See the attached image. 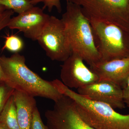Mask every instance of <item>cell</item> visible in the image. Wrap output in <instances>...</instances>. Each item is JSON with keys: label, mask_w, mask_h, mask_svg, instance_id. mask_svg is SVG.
I'll list each match as a JSON object with an SVG mask.
<instances>
[{"label": "cell", "mask_w": 129, "mask_h": 129, "mask_svg": "<svg viewBox=\"0 0 129 129\" xmlns=\"http://www.w3.org/2000/svg\"><path fill=\"white\" fill-rule=\"evenodd\" d=\"M99 81H110L122 87L129 76V57L109 61H100L90 66Z\"/></svg>", "instance_id": "cell-11"}, {"label": "cell", "mask_w": 129, "mask_h": 129, "mask_svg": "<svg viewBox=\"0 0 129 129\" xmlns=\"http://www.w3.org/2000/svg\"><path fill=\"white\" fill-rule=\"evenodd\" d=\"M89 19L116 24L129 32V0H68Z\"/></svg>", "instance_id": "cell-5"}, {"label": "cell", "mask_w": 129, "mask_h": 129, "mask_svg": "<svg viewBox=\"0 0 129 129\" xmlns=\"http://www.w3.org/2000/svg\"><path fill=\"white\" fill-rule=\"evenodd\" d=\"M50 16L43 9L34 6L16 17H12L7 27L23 33L26 38L37 41L49 21Z\"/></svg>", "instance_id": "cell-9"}, {"label": "cell", "mask_w": 129, "mask_h": 129, "mask_svg": "<svg viewBox=\"0 0 129 129\" xmlns=\"http://www.w3.org/2000/svg\"><path fill=\"white\" fill-rule=\"evenodd\" d=\"M0 124L6 129H19L13 95L8 99L0 114Z\"/></svg>", "instance_id": "cell-13"}, {"label": "cell", "mask_w": 129, "mask_h": 129, "mask_svg": "<svg viewBox=\"0 0 129 129\" xmlns=\"http://www.w3.org/2000/svg\"><path fill=\"white\" fill-rule=\"evenodd\" d=\"M89 20L101 61L129 57V32L114 24Z\"/></svg>", "instance_id": "cell-4"}, {"label": "cell", "mask_w": 129, "mask_h": 129, "mask_svg": "<svg viewBox=\"0 0 129 129\" xmlns=\"http://www.w3.org/2000/svg\"><path fill=\"white\" fill-rule=\"evenodd\" d=\"M13 95L19 129H30L33 112L37 107L34 97L17 90Z\"/></svg>", "instance_id": "cell-12"}, {"label": "cell", "mask_w": 129, "mask_h": 129, "mask_svg": "<svg viewBox=\"0 0 129 129\" xmlns=\"http://www.w3.org/2000/svg\"><path fill=\"white\" fill-rule=\"evenodd\" d=\"M6 10L5 7L0 4V15H1Z\"/></svg>", "instance_id": "cell-22"}, {"label": "cell", "mask_w": 129, "mask_h": 129, "mask_svg": "<svg viewBox=\"0 0 129 129\" xmlns=\"http://www.w3.org/2000/svg\"><path fill=\"white\" fill-rule=\"evenodd\" d=\"M14 13L12 10L8 9L0 15V31L4 28L7 27L9 21Z\"/></svg>", "instance_id": "cell-19"}, {"label": "cell", "mask_w": 129, "mask_h": 129, "mask_svg": "<svg viewBox=\"0 0 129 129\" xmlns=\"http://www.w3.org/2000/svg\"><path fill=\"white\" fill-rule=\"evenodd\" d=\"M5 44L3 50L6 49L14 53H19L23 49L24 43L20 37L15 35H7L5 37Z\"/></svg>", "instance_id": "cell-15"}, {"label": "cell", "mask_w": 129, "mask_h": 129, "mask_svg": "<svg viewBox=\"0 0 129 129\" xmlns=\"http://www.w3.org/2000/svg\"><path fill=\"white\" fill-rule=\"evenodd\" d=\"M78 93L92 101L101 102L113 108L123 109L125 107L122 87L106 81H101L77 89Z\"/></svg>", "instance_id": "cell-10"}, {"label": "cell", "mask_w": 129, "mask_h": 129, "mask_svg": "<svg viewBox=\"0 0 129 129\" xmlns=\"http://www.w3.org/2000/svg\"><path fill=\"white\" fill-rule=\"evenodd\" d=\"M0 62L9 85L15 90L54 102L63 95L51 81L45 80L29 69L25 64L24 56L19 53H14L10 57L0 56Z\"/></svg>", "instance_id": "cell-1"}, {"label": "cell", "mask_w": 129, "mask_h": 129, "mask_svg": "<svg viewBox=\"0 0 129 129\" xmlns=\"http://www.w3.org/2000/svg\"><path fill=\"white\" fill-rule=\"evenodd\" d=\"M0 4L7 10H12L18 14H21L34 6L29 0H0Z\"/></svg>", "instance_id": "cell-14"}, {"label": "cell", "mask_w": 129, "mask_h": 129, "mask_svg": "<svg viewBox=\"0 0 129 129\" xmlns=\"http://www.w3.org/2000/svg\"><path fill=\"white\" fill-rule=\"evenodd\" d=\"M52 81L61 94L73 100L80 117L90 127L94 129H129V113L121 114L108 104L88 99L57 79Z\"/></svg>", "instance_id": "cell-2"}, {"label": "cell", "mask_w": 129, "mask_h": 129, "mask_svg": "<svg viewBox=\"0 0 129 129\" xmlns=\"http://www.w3.org/2000/svg\"><path fill=\"white\" fill-rule=\"evenodd\" d=\"M30 129H49L42 120L40 114L37 107L33 112Z\"/></svg>", "instance_id": "cell-18"}, {"label": "cell", "mask_w": 129, "mask_h": 129, "mask_svg": "<svg viewBox=\"0 0 129 129\" xmlns=\"http://www.w3.org/2000/svg\"><path fill=\"white\" fill-rule=\"evenodd\" d=\"M5 83L9 85L8 80L3 71L0 62V83Z\"/></svg>", "instance_id": "cell-21"}, {"label": "cell", "mask_w": 129, "mask_h": 129, "mask_svg": "<svg viewBox=\"0 0 129 129\" xmlns=\"http://www.w3.org/2000/svg\"><path fill=\"white\" fill-rule=\"evenodd\" d=\"M0 129H6L2 125L0 124Z\"/></svg>", "instance_id": "cell-23"}, {"label": "cell", "mask_w": 129, "mask_h": 129, "mask_svg": "<svg viewBox=\"0 0 129 129\" xmlns=\"http://www.w3.org/2000/svg\"><path fill=\"white\" fill-rule=\"evenodd\" d=\"M37 41L52 61L63 62L72 53L64 23L55 16H50Z\"/></svg>", "instance_id": "cell-6"}, {"label": "cell", "mask_w": 129, "mask_h": 129, "mask_svg": "<svg viewBox=\"0 0 129 129\" xmlns=\"http://www.w3.org/2000/svg\"><path fill=\"white\" fill-rule=\"evenodd\" d=\"M45 115L49 129H94L80 117L73 100L64 95Z\"/></svg>", "instance_id": "cell-7"}, {"label": "cell", "mask_w": 129, "mask_h": 129, "mask_svg": "<svg viewBox=\"0 0 129 129\" xmlns=\"http://www.w3.org/2000/svg\"><path fill=\"white\" fill-rule=\"evenodd\" d=\"M15 90L6 83H0V114Z\"/></svg>", "instance_id": "cell-16"}, {"label": "cell", "mask_w": 129, "mask_h": 129, "mask_svg": "<svg viewBox=\"0 0 129 129\" xmlns=\"http://www.w3.org/2000/svg\"><path fill=\"white\" fill-rule=\"evenodd\" d=\"M33 6L40 3H43L44 4L42 9L47 8L48 11L51 12L54 8H55L58 12L62 11L61 4V0H29Z\"/></svg>", "instance_id": "cell-17"}, {"label": "cell", "mask_w": 129, "mask_h": 129, "mask_svg": "<svg viewBox=\"0 0 129 129\" xmlns=\"http://www.w3.org/2000/svg\"><path fill=\"white\" fill-rule=\"evenodd\" d=\"M61 19L72 52L79 55L90 66L101 61L91 24L80 7L67 0L66 11Z\"/></svg>", "instance_id": "cell-3"}, {"label": "cell", "mask_w": 129, "mask_h": 129, "mask_svg": "<svg viewBox=\"0 0 129 129\" xmlns=\"http://www.w3.org/2000/svg\"><path fill=\"white\" fill-rule=\"evenodd\" d=\"M122 89L124 102L129 107V76L125 81Z\"/></svg>", "instance_id": "cell-20"}, {"label": "cell", "mask_w": 129, "mask_h": 129, "mask_svg": "<svg viewBox=\"0 0 129 129\" xmlns=\"http://www.w3.org/2000/svg\"><path fill=\"white\" fill-rule=\"evenodd\" d=\"M80 56L72 54L61 65L60 77L63 84L78 89L99 81L98 76L89 68Z\"/></svg>", "instance_id": "cell-8"}]
</instances>
